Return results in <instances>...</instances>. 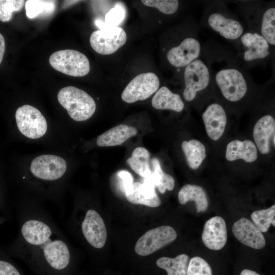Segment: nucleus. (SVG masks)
Segmentation results:
<instances>
[{"mask_svg":"<svg viewBox=\"0 0 275 275\" xmlns=\"http://www.w3.org/2000/svg\"><path fill=\"white\" fill-rule=\"evenodd\" d=\"M233 45L236 57L244 68L249 70L271 63L274 77L275 52L262 36L245 30Z\"/></svg>","mask_w":275,"mask_h":275,"instance_id":"obj_5","label":"nucleus"},{"mask_svg":"<svg viewBox=\"0 0 275 275\" xmlns=\"http://www.w3.org/2000/svg\"><path fill=\"white\" fill-rule=\"evenodd\" d=\"M149 159L150 153L148 150L139 147L134 149L126 162L135 173L143 178H148L152 175Z\"/></svg>","mask_w":275,"mask_h":275,"instance_id":"obj_25","label":"nucleus"},{"mask_svg":"<svg viewBox=\"0 0 275 275\" xmlns=\"http://www.w3.org/2000/svg\"><path fill=\"white\" fill-rule=\"evenodd\" d=\"M160 86L158 76L153 72L141 73L133 78L121 94L122 99L129 103L144 100L156 92Z\"/></svg>","mask_w":275,"mask_h":275,"instance_id":"obj_13","label":"nucleus"},{"mask_svg":"<svg viewBox=\"0 0 275 275\" xmlns=\"http://www.w3.org/2000/svg\"><path fill=\"white\" fill-rule=\"evenodd\" d=\"M201 57L210 70L212 89L227 102H240L257 89L249 70L243 67L234 51L209 40L203 45Z\"/></svg>","mask_w":275,"mask_h":275,"instance_id":"obj_2","label":"nucleus"},{"mask_svg":"<svg viewBox=\"0 0 275 275\" xmlns=\"http://www.w3.org/2000/svg\"><path fill=\"white\" fill-rule=\"evenodd\" d=\"M67 164L62 157L45 154L38 156L32 161L30 170L38 180L55 181L61 178L66 172Z\"/></svg>","mask_w":275,"mask_h":275,"instance_id":"obj_15","label":"nucleus"},{"mask_svg":"<svg viewBox=\"0 0 275 275\" xmlns=\"http://www.w3.org/2000/svg\"><path fill=\"white\" fill-rule=\"evenodd\" d=\"M13 252L36 275H69L72 249L50 213L35 203H22Z\"/></svg>","mask_w":275,"mask_h":275,"instance_id":"obj_1","label":"nucleus"},{"mask_svg":"<svg viewBox=\"0 0 275 275\" xmlns=\"http://www.w3.org/2000/svg\"><path fill=\"white\" fill-rule=\"evenodd\" d=\"M152 106L159 110H171L181 112L184 103L178 94L174 93L169 88L162 86L155 93L152 99Z\"/></svg>","mask_w":275,"mask_h":275,"instance_id":"obj_23","label":"nucleus"},{"mask_svg":"<svg viewBox=\"0 0 275 275\" xmlns=\"http://www.w3.org/2000/svg\"><path fill=\"white\" fill-rule=\"evenodd\" d=\"M58 99L69 116L76 121L89 119L96 110L93 98L85 91L73 86L61 89L58 93Z\"/></svg>","mask_w":275,"mask_h":275,"instance_id":"obj_7","label":"nucleus"},{"mask_svg":"<svg viewBox=\"0 0 275 275\" xmlns=\"http://www.w3.org/2000/svg\"><path fill=\"white\" fill-rule=\"evenodd\" d=\"M96 23L100 29L91 34L90 42L96 52L111 54L125 44L127 35L122 28L108 26L100 20H97Z\"/></svg>","mask_w":275,"mask_h":275,"instance_id":"obj_9","label":"nucleus"},{"mask_svg":"<svg viewBox=\"0 0 275 275\" xmlns=\"http://www.w3.org/2000/svg\"><path fill=\"white\" fill-rule=\"evenodd\" d=\"M5 51V41L3 36L0 33V64H1Z\"/></svg>","mask_w":275,"mask_h":275,"instance_id":"obj_37","label":"nucleus"},{"mask_svg":"<svg viewBox=\"0 0 275 275\" xmlns=\"http://www.w3.org/2000/svg\"><path fill=\"white\" fill-rule=\"evenodd\" d=\"M15 119L19 130L28 138H40L47 131L45 118L37 108L30 105L25 104L18 107Z\"/></svg>","mask_w":275,"mask_h":275,"instance_id":"obj_11","label":"nucleus"},{"mask_svg":"<svg viewBox=\"0 0 275 275\" xmlns=\"http://www.w3.org/2000/svg\"><path fill=\"white\" fill-rule=\"evenodd\" d=\"M202 239L208 249L218 251L225 245L227 240V230L224 219L219 216H214L205 223Z\"/></svg>","mask_w":275,"mask_h":275,"instance_id":"obj_18","label":"nucleus"},{"mask_svg":"<svg viewBox=\"0 0 275 275\" xmlns=\"http://www.w3.org/2000/svg\"><path fill=\"white\" fill-rule=\"evenodd\" d=\"M25 7L26 16L33 19L38 16H47L55 10V2L53 1L28 0Z\"/></svg>","mask_w":275,"mask_h":275,"instance_id":"obj_29","label":"nucleus"},{"mask_svg":"<svg viewBox=\"0 0 275 275\" xmlns=\"http://www.w3.org/2000/svg\"><path fill=\"white\" fill-rule=\"evenodd\" d=\"M248 31L262 36L275 52V1H234Z\"/></svg>","mask_w":275,"mask_h":275,"instance_id":"obj_4","label":"nucleus"},{"mask_svg":"<svg viewBox=\"0 0 275 275\" xmlns=\"http://www.w3.org/2000/svg\"><path fill=\"white\" fill-rule=\"evenodd\" d=\"M145 6L157 9L168 15H173L179 10L180 2L177 0H142Z\"/></svg>","mask_w":275,"mask_h":275,"instance_id":"obj_31","label":"nucleus"},{"mask_svg":"<svg viewBox=\"0 0 275 275\" xmlns=\"http://www.w3.org/2000/svg\"><path fill=\"white\" fill-rule=\"evenodd\" d=\"M234 236L242 244L250 248L260 250L266 245V240L262 232L250 219L242 217L232 226Z\"/></svg>","mask_w":275,"mask_h":275,"instance_id":"obj_16","label":"nucleus"},{"mask_svg":"<svg viewBox=\"0 0 275 275\" xmlns=\"http://www.w3.org/2000/svg\"><path fill=\"white\" fill-rule=\"evenodd\" d=\"M186 275H212L210 266L201 257H193L188 265Z\"/></svg>","mask_w":275,"mask_h":275,"instance_id":"obj_33","label":"nucleus"},{"mask_svg":"<svg viewBox=\"0 0 275 275\" xmlns=\"http://www.w3.org/2000/svg\"><path fill=\"white\" fill-rule=\"evenodd\" d=\"M202 119L209 137L218 140L223 134L227 122L224 106L217 102L210 103L203 113Z\"/></svg>","mask_w":275,"mask_h":275,"instance_id":"obj_17","label":"nucleus"},{"mask_svg":"<svg viewBox=\"0 0 275 275\" xmlns=\"http://www.w3.org/2000/svg\"><path fill=\"white\" fill-rule=\"evenodd\" d=\"M0 275H24L17 266L10 261L0 259Z\"/></svg>","mask_w":275,"mask_h":275,"instance_id":"obj_36","label":"nucleus"},{"mask_svg":"<svg viewBox=\"0 0 275 275\" xmlns=\"http://www.w3.org/2000/svg\"><path fill=\"white\" fill-rule=\"evenodd\" d=\"M25 3L22 0H0V21H10L14 12L20 11Z\"/></svg>","mask_w":275,"mask_h":275,"instance_id":"obj_32","label":"nucleus"},{"mask_svg":"<svg viewBox=\"0 0 275 275\" xmlns=\"http://www.w3.org/2000/svg\"><path fill=\"white\" fill-rule=\"evenodd\" d=\"M178 200L184 205L190 201H195L198 212L205 211L208 206L206 193L200 186L193 184L184 185L178 193Z\"/></svg>","mask_w":275,"mask_h":275,"instance_id":"obj_24","label":"nucleus"},{"mask_svg":"<svg viewBox=\"0 0 275 275\" xmlns=\"http://www.w3.org/2000/svg\"><path fill=\"white\" fill-rule=\"evenodd\" d=\"M49 62L56 70L71 76H84L88 74L90 70L88 58L82 53L73 49L53 52L50 56Z\"/></svg>","mask_w":275,"mask_h":275,"instance_id":"obj_10","label":"nucleus"},{"mask_svg":"<svg viewBox=\"0 0 275 275\" xmlns=\"http://www.w3.org/2000/svg\"><path fill=\"white\" fill-rule=\"evenodd\" d=\"M79 224L81 234L89 245L96 249L104 246L107 238L106 229L97 210L91 208L86 210Z\"/></svg>","mask_w":275,"mask_h":275,"instance_id":"obj_12","label":"nucleus"},{"mask_svg":"<svg viewBox=\"0 0 275 275\" xmlns=\"http://www.w3.org/2000/svg\"><path fill=\"white\" fill-rule=\"evenodd\" d=\"M189 257L182 254L174 258L162 257L156 261V265L164 269L168 275H186Z\"/></svg>","mask_w":275,"mask_h":275,"instance_id":"obj_28","label":"nucleus"},{"mask_svg":"<svg viewBox=\"0 0 275 275\" xmlns=\"http://www.w3.org/2000/svg\"><path fill=\"white\" fill-rule=\"evenodd\" d=\"M203 3L199 26L215 33L233 45L245 31L244 24L225 1H204Z\"/></svg>","mask_w":275,"mask_h":275,"instance_id":"obj_3","label":"nucleus"},{"mask_svg":"<svg viewBox=\"0 0 275 275\" xmlns=\"http://www.w3.org/2000/svg\"><path fill=\"white\" fill-rule=\"evenodd\" d=\"M251 216L255 226L262 232H266L271 224L275 226V205L267 209L255 211Z\"/></svg>","mask_w":275,"mask_h":275,"instance_id":"obj_30","label":"nucleus"},{"mask_svg":"<svg viewBox=\"0 0 275 275\" xmlns=\"http://www.w3.org/2000/svg\"><path fill=\"white\" fill-rule=\"evenodd\" d=\"M240 275H260L257 272L248 269H243L240 273Z\"/></svg>","mask_w":275,"mask_h":275,"instance_id":"obj_38","label":"nucleus"},{"mask_svg":"<svg viewBox=\"0 0 275 275\" xmlns=\"http://www.w3.org/2000/svg\"><path fill=\"white\" fill-rule=\"evenodd\" d=\"M258 157L255 144L251 140L230 142L227 146L226 158L230 161L241 159L246 162L255 161Z\"/></svg>","mask_w":275,"mask_h":275,"instance_id":"obj_22","label":"nucleus"},{"mask_svg":"<svg viewBox=\"0 0 275 275\" xmlns=\"http://www.w3.org/2000/svg\"><path fill=\"white\" fill-rule=\"evenodd\" d=\"M137 132V129L133 126L120 124L98 136L96 143L99 147L120 145L130 138L135 136Z\"/></svg>","mask_w":275,"mask_h":275,"instance_id":"obj_21","label":"nucleus"},{"mask_svg":"<svg viewBox=\"0 0 275 275\" xmlns=\"http://www.w3.org/2000/svg\"><path fill=\"white\" fill-rule=\"evenodd\" d=\"M117 186L119 190L125 194L126 190L133 183V179L131 174L125 170H121L117 173Z\"/></svg>","mask_w":275,"mask_h":275,"instance_id":"obj_35","label":"nucleus"},{"mask_svg":"<svg viewBox=\"0 0 275 275\" xmlns=\"http://www.w3.org/2000/svg\"><path fill=\"white\" fill-rule=\"evenodd\" d=\"M275 134V120L269 114L264 115L256 123L253 138L257 148L262 154L270 152V140Z\"/></svg>","mask_w":275,"mask_h":275,"instance_id":"obj_20","label":"nucleus"},{"mask_svg":"<svg viewBox=\"0 0 275 275\" xmlns=\"http://www.w3.org/2000/svg\"><path fill=\"white\" fill-rule=\"evenodd\" d=\"M182 77L183 96L186 101H195L200 94L212 89L210 70L201 56L183 68Z\"/></svg>","mask_w":275,"mask_h":275,"instance_id":"obj_8","label":"nucleus"},{"mask_svg":"<svg viewBox=\"0 0 275 275\" xmlns=\"http://www.w3.org/2000/svg\"><path fill=\"white\" fill-rule=\"evenodd\" d=\"M155 186L143 180L142 183L133 182L125 192L127 200L134 204H142L151 207H157L161 204Z\"/></svg>","mask_w":275,"mask_h":275,"instance_id":"obj_19","label":"nucleus"},{"mask_svg":"<svg viewBox=\"0 0 275 275\" xmlns=\"http://www.w3.org/2000/svg\"><path fill=\"white\" fill-rule=\"evenodd\" d=\"M125 16L124 9L121 6L111 9L105 16V24L108 26H118Z\"/></svg>","mask_w":275,"mask_h":275,"instance_id":"obj_34","label":"nucleus"},{"mask_svg":"<svg viewBox=\"0 0 275 275\" xmlns=\"http://www.w3.org/2000/svg\"><path fill=\"white\" fill-rule=\"evenodd\" d=\"M151 163L152 175L150 177L144 179L153 184L155 187H157L161 194L164 193L166 190H172L175 186L173 177L162 171L160 162L157 158H153Z\"/></svg>","mask_w":275,"mask_h":275,"instance_id":"obj_27","label":"nucleus"},{"mask_svg":"<svg viewBox=\"0 0 275 275\" xmlns=\"http://www.w3.org/2000/svg\"><path fill=\"white\" fill-rule=\"evenodd\" d=\"M177 234L169 226L158 227L147 231L137 241L134 250L139 255L145 256L173 242Z\"/></svg>","mask_w":275,"mask_h":275,"instance_id":"obj_14","label":"nucleus"},{"mask_svg":"<svg viewBox=\"0 0 275 275\" xmlns=\"http://www.w3.org/2000/svg\"><path fill=\"white\" fill-rule=\"evenodd\" d=\"M182 148L189 167L194 170L198 169L206 156L205 146L196 140L183 141Z\"/></svg>","mask_w":275,"mask_h":275,"instance_id":"obj_26","label":"nucleus"},{"mask_svg":"<svg viewBox=\"0 0 275 275\" xmlns=\"http://www.w3.org/2000/svg\"><path fill=\"white\" fill-rule=\"evenodd\" d=\"M199 30L195 18L190 17L184 25L180 41L166 51V59L170 66L183 68L201 57L203 45Z\"/></svg>","mask_w":275,"mask_h":275,"instance_id":"obj_6","label":"nucleus"}]
</instances>
